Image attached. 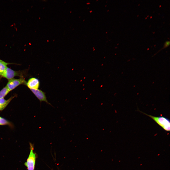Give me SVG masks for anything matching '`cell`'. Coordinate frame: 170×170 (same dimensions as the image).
Wrapping results in <instances>:
<instances>
[{
  "mask_svg": "<svg viewBox=\"0 0 170 170\" xmlns=\"http://www.w3.org/2000/svg\"><path fill=\"white\" fill-rule=\"evenodd\" d=\"M9 64L0 59V76L4 72Z\"/></svg>",
  "mask_w": 170,
  "mask_h": 170,
  "instance_id": "cell-7",
  "label": "cell"
},
{
  "mask_svg": "<svg viewBox=\"0 0 170 170\" xmlns=\"http://www.w3.org/2000/svg\"><path fill=\"white\" fill-rule=\"evenodd\" d=\"M30 152L26 161L24 165L27 167L28 170H34L36 159V153L34 151V145L30 143Z\"/></svg>",
  "mask_w": 170,
  "mask_h": 170,
  "instance_id": "cell-2",
  "label": "cell"
},
{
  "mask_svg": "<svg viewBox=\"0 0 170 170\" xmlns=\"http://www.w3.org/2000/svg\"><path fill=\"white\" fill-rule=\"evenodd\" d=\"M170 41H166L164 44V46L161 49L159 50L157 53L155 54L153 56L155 55H156L157 53L159 52V51H161V50L165 49L168 47L170 45Z\"/></svg>",
  "mask_w": 170,
  "mask_h": 170,
  "instance_id": "cell-10",
  "label": "cell"
},
{
  "mask_svg": "<svg viewBox=\"0 0 170 170\" xmlns=\"http://www.w3.org/2000/svg\"><path fill=\"white\" fill-rule=\"evenodd\" d=\"M8 104L7 103L4 105H0V111L4 109Z\"/></svg>",
  "mask_w": 170,
  "mask_h": 170,
  "instance_id": "cell-11",
  "label": "cell"
},
{
  "mask_svg": "<svg viewBox=\"0 0 170 170\" xmlns=\"http://www.w3.org/2000/svg\"><path fill=\"white\" fill-rule=\"evenodd\" d=\"M139 111L151 118L165 130L168 132L170 131V120L167 118L163 116H155Z\"/></svg>",
  "mask_w": 170,
  "mask_h": 170,
  "instance_id": "cell-1",
  "label": "cell"
},
{
  "mask_svg": "<svg viewBox=\"0 0 170 170\" xmlns=\"http://www.w3.org/2000/svg\"><path fill=\"white\" fill-rule=\"evenodd\" d=\"M23 72L21 71H14L7 67L4 72L0 76L9 80L17 76L23 77Z\"/></svg>",
  "mask_w": 170,
  "mask_h": 170,
  "instance_id": "cell-3",
  "label": "cell"
},
{
  "mask_svg": "<svg viewBox=\"0 0 170 170\" xmlns=\"http://www.w3.org/2000/svg\"><path fill=\"white\" fill-rule=\"evenodd\" d=\"M10 91L6 86L0 91V99L4 98Z\"/></svg>",
  "mask_w": 170,
  "mask_h": 170,
  "instance_id": "cell-8",
  "label": "cell"
},
{
  "mask_svg": "<svg viewBox=\"0 0 170 170\" xmlns=\"http://www.w3.org/2000/svg\"><path fill=\"white\" fill-rule=\"evenodd\" d=\"M26 83L24 77H21L18 79L13 78L8 80L6 86L10 91L21 84L26 85Z\"/></svg>",
  "mask_w": 170,
  "mask_h": 170,
  "instance_id": "cell-4",
  "label": "cell"
},
{
  "mask_svg": "<svg viewBox=\"0 0 170 170\" xmlns=\"http://www.w3.org/2000/svg\"><path fill=\"white\" fill-rule=\"evenodd\" d=\"M8 125L13 127V124L11 122L0 116V125Z\"/></svg>",
  "mask_w": 170,
  "mask_h": 170,
  "instance_id": "cell-9",
  "label": "cell"
},
{
  "mask_svg": "<svg viewBox=\"0 0 170 170\" xmlns=\"http://www.w3.org/2000/svg\"><path fill=\"white\" fill-rule=\"evenodd\" d=\"M30 90L35 96L39 101L40 102L44 101L51 105V104L48 101L45 93L40 89H30Z\"/></svg>",
  "mask_w": 170,
  "mask_h": 170,
  "instance_id": "cell-5",
  "label": "cell"
},
{
  "mask_svg": "<svg viewBox=\"0 0 170 170\" xmlns=\"http://www.w3.org/2000/svg\"><path fill=\"white\" fill-rule=\"evenodd\" d=\"M26 85L30 89H38L40 86V82L38 79L35 77H31L26 82Z\"/></svg>",
  "mask_w": 170,
  "mask_h": 170,
  "instance_id": "cell-6",
  "label": "cell"
}]
</instances>
